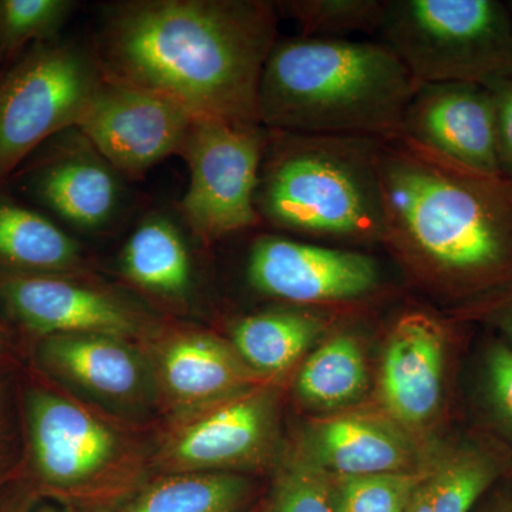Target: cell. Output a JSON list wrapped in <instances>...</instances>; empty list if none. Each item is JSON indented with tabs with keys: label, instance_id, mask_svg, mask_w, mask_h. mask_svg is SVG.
Wrapping results in <instances>:
<instances>
[{
	"label": "cell",
	"instance_id": "1f68e13d",
	"mask_svg": "<svg viewBox=\"0 0 512 512\" xmlns=\"http://www.w3.org/2000/svg\"><path fill=\"white\" fill-rule=\"evenodd\" d=\"M247 512H259V510H256V508H254V510H248Z\"/></svg>",
	"mask_w": 512,
	"mask_h": 512
},
{
	"label": "cell",
	"instance_id": "277c9868",
	"mask_svg": "<svg viewBox=\"0 0 512 512\" xmlns=\"http://www.w3.org/2000/svg\"><path fill=\"white\" fill-rule=\"evenodd\" d=\"M379 140L269 130L255 204L261 222L301 237L384 242Z\"/></svg>",
	"mask_w": 512,
	"mask_h": 512
},
{
	"label": "cell",
	"instance_id": "484cf974",
	"mask_svg": "<svg viewBox=\"0 0 512 512\" xmlns=\"http://www.w3.org/2000/svg\"><path fill=\"white\" fill-rule=\"evenodd\" d=\"M430 468H409L369 476H329L336 512H406Z\"/></svg>",
	"mask_w": 512,
	"mask_h": 512
},
{
	"label": "cell",
	"instance_id": "83f0119b",
	"mask_svg": "<svg viewBox=\"0 0 512 512\" xmlns=\"http://www.w3.org/2000/svg\"><path fill=\"white\" fill-rule=\"evenodd\" d=\"M268 512H336L328 474L309 458L292 464L276 481Z\"/></svg>",
	"mask_w": 512,
	"mask_h": 512
},
{
	"label": "cell",
	"instance_id": "ffe728a7",
	"mask_svg": "<svg viewBox=\"0 0 512 512\" xmlns=\"http://www.w3.org/2000/svg\"><path fill=\"white\" fill-rule=\"evenodd\" d=\"M46 355L64 375L103 396H128L140 384L137 357L111 336L59 335L47 343Z\"/></svg>",
	"mask_w": 512,
	"mask_h": 512
},
{
	"label": "cell",
	"instance_id": "4316f807",
	"mask_svg": "<svg viewBox=\"0 0 512 512\" xmlns=\"http://www.w3.org/2000/svg\"><path fill=\"white\" fill-rule=\"evenodd\" d=\"M74 8L70 0H0V60L13 59L30 43L52 42Z\"/></svg>",
	"mask_w": 512,
	"mask_h": 512
},
{
	"label": "cell",
	"instance_id": "9a60e30c",
	"mask_svg": "<svg viewBox=\"0 0 512 512\" xmlns=\"http://www.w3.org/2000/svg\"><path fill=\"white\" fill-rule=\"evenodd\" d=\"M272 429V402L248 394L191 423L175 440L171 456L183 470H210L256 456Z\"/></svg>",
	"mask_w": 512,
	"mask_h": 512
},
{
	"label": "cell",
	"instance_id": "f546056e",
	"mask_svg": "<svg viewBox=\"0 0 512 512\" xmlns=\"http://www.w3.org/2000/svg\"><path fill=\"white\" fill-rule=\"evenodd\" d=\"M490 389L501 412L512 421V350L498 346L488 360Z\"/></svg>",
	"mask_w": 512,
	"mask_h": 512
},
{
	"label": "cell",
	"instance_id": "4dcf8cb0",
	"mask_svg": "<svg viewBox=\"0 0 512 512\" xmlns=\"http://www.w3.org/2000/svg\"><path fill=\"white\" fill-rule=\"evenodd\" d=\"M497 319L500 325L512 336V298L508 299L507 305L498 309Z\"/></svg>",
	"mask_w": 512,
	"mask_h": 512
},
{
	"label": "cell",
	"instance_id": "f1b7e54d",
	"mask_svg": "<svg viewBox=\"0 0 512 512\" xmlns=\"http://www.w3.org/2000/svg\"><path fill=\"white\" fill-rule=\"evenodd\" d=\"M493 93L497 160L501 177L512 181V77L488 87Z\"/></svg>",
	"mask_w": 512,
	"mask_h": 512
},
{
	"label": "cell",
	"instance_id": "8992f818",
	"mask_svg": "<svg viewBox=\"0 0 512 512\" xmlns=\"http://www.w3.org/2000/svg\"><path fill=\"white\" fill-rule=\"evenodd\" d=\"M101 79L79 47L40 43L0 80V183L30 154L76 128Z\"/></svg>",
	"mask_w": 512,
	"mask_h": 512
},
{
	"label": "cell",
	"instance_id": "30bf717a",
	"mask_svg": "<svg viewBox=\"0 0 512 512\" xmlns=\"http://www.w3.org/2000/svg\"><path fill=\"white\" fill-rule=\"evenodd\" d=\"M402 136L453 163L500 175L493 93L483 84H420L404 113Z\"/></svg>",
	"mask_w": 512,
	"mask_h": 512
},
{
	"label": "cell",
	"instance_id": "7a4b0ae2",
	"mask_svg": "<svg viewBox=\"0 0 512 512\" xmlns=\"http://www.w3.org/2000/svg\"><path fill=\"white\" fill-rule=\"evenodd\" d=\"M384 244L451 288L512 276V181L430 153L406 137L379 140Z\"/></svg>",
	"mask_w": 512,
	"mask_h": 512
},
{
	"label": "cell",
	"instance_id": "e0dca14e",
	"mask_svg": "<svg viewBox=\"0 0 512 512\" xmlns=\"http://www.w3.org/2000/svg\"><path fill=\"white\" fill-rule=\"evenodd\" d=\"M83 261L79 242L45 215L0 197V262L16 275H59Z\"/></svg>",
	"mask_w": 512,
	"mask_h": 512
},
{
	"label": "cell",
	"instance_id": "9c48e42d",
	"mask_svg": "<svg viewBox=\"0 0 512 512\" xmlns=\"http://www.w3.org/2000/svg\"><path fill=\"white\" fill-rule=\"evenodd\" d=\"M194 120L160 94L101 74L76 130L117 173L136 177L180 153Z\"/></svg>",
	"mask_w": 512,
	"mask_h": 512
},
{
	"label": "cell",
	"instance_id": "cb8c5ba5",
	"mask_svg": "<svg viewBox=\"0 0 512 512\" xmlns=\"http://www.w3.org/2000/svg\"><path fill=\"white\" fill-rule=\"evenodd\" d=\"M495 477L490 458L460 453L431 467L406 512H470Z\"/></svg>",
	"mask_w": 512,
	"mask_h": 512
},
{
	"label": "cell",
	"instance_id": "ba28073f",
	"mask_svg": "<svg viewBox=\"0 0 512 512\" xmlns=\"http://www.w3.org/2000/svg\"><path fill=\"white\" fill-rule=\"evenodd\" d=\"M247 278L261 295L308 308L360 301L382 286L373 256L284 235H261L252 242Z\"/></svg>",
	"mask_w": 512,
	"mask_h": 512
},
{
	"label": "cell",
	"instance_id": "d6986e66",
	"mask_svg": "<svg viewBox=\"0 0 512 512\" xmlns=\"http://www.w3.org/2000/svg\"><path fill=\"white\" fill-rule=\"evenodd\" d=\"M124 275L157 295L180 298L191 285V259L180 229L164 215H150L134 229L121 254Z\"/></svg>",
	"mask_w": 512,
	"mask_h": 512
},
{
	"label": "cell",
	"instance_id": "8fae6325",
	"mask_svg": "<svg viewBox=\"0 0 512 512\" xmlns=\"http://www.w3.org/2000/svg\"><path fill=\"white\" fill-rule=\"evenodd\" d=\"M0 296L29 328L59 335L120 338L137 328L136 313L107 293L59 275H10Z\"/></svg>",
	"mask_w": 512,
	"mask_h": 512
},
{
	"label": "cell",
	"instance_id": "ac0fdd59",
	"mask_svg": "<svg viewBox=\"0 0 512 512\" xmlns=\"http://www.w3.org/2000/svg\"><path fill=\"white\" fill-rule=\"evenodd\" d=\"M168 389L185 403H205L237 392L248 382V372L237 356L208 336L174 340L163 356Z\"/></svg>",
	"mask_w": 512,
	"mask_h": 512
},
{
	"label": "cell",
	"instance_id": "6da1fadb",
	"mask_svg": "<svg viewBox=\"0 0 512 512\" xmlns=\"http://www.w3.org/2000/svg\"><path fill=\"white\" fill-rule=\"evenodd\" d=\"M278 40L275 3L136 0L97 39L101 74L174 101L194 119L259 123L258 90Z\"/></svg>",
	"mask_w": 512,
	"mask_h": 512
},
{
	"label": "cell",
	"instance_id": "5bb4252c",
	"mask_svg": "<svg viewBox=\"0 0 512 512\" xmlns=\"http://www.w3.org/2000/svg\"><path fill=\"white\" fill-rule=\"evenodd\" d=\"M37 467L49 483L74 487L106 468L116 439L82 407L49 393L33 397L30 406Z\"/></svg>",
	"mask_w": 512,
	"mask_h": 512
},
{
	"label": "cell",
	"instance_id": "2e32d148",
	"mask_svg": "<svg viewBox=\"0 0 512 512\" xmlns=\"http://www.w3.org/2000/svg\"><path fill=\"white\" fill-rule=\"evenodd\" d=\"M309 460L329 476H369L409 470L413 450L399 430L366 416H343L316 424L309 434Z\"/></svg>",
	"mask_w": 512,
	"mask_h": 512
},
{
	"label": "cell",
	"instance_id": "44dd1931",
	"mask_svg": "<svg viewBox=\"0 0 512 512\" xmlns=\"http://www.w3.org/2000/svg\"><path fill=\"white\" fill-rule=\"evenodd\" d=\"M325 330L322 316L299 309L256 313L235 323L232 342L239 356L259 370L291 367Z\"/></svg>",
	"mask_w": 512,
	"mask_h": 512
},
{
	"label": "cell",
	"instance_id": "3957f363",
	"mask_svg": "<svg viewBox=\"0 0 512 512\" xmlns=\"http://www.w3.org/2000/svg\"><path fill=\"white\" fill-rule=\"evenodd\" d=\"M419 86L382 42L284 37L259 82V123L285 133L387 140L402 136Z\"/></svg>",
	"mask_w": 512,
	"mask_h": 512
},
{
	"label": "cell",
	"instance_id": "7402d4cb",
	"mask_svg": "<svg viewBox=\"0 0 512 512\" xmlns=\"http://www.w3.org/2000/svg\"><path fill=\"white\" fill-rule=\"evenodd\" d=\"M367 384L362 346L350 333H336L308 357L296 380L306 403L336 407L353 402Z\"/></svg>",
	"mask_w": 512,
	"mask_h": 512
},
{
	"label": "cell",
	"instance_id": "603a6c76",
	"mask_svg": "<svg viewBox=\"0 0 512 512\" xmlns=\"http://www.w3.org/2000/svg\"><path fill=\"white\" fill-rule=\"evenodd\" d=\"M251 484L232 474H191L148 488L123 512H238Z\"/></svg>",
	"mask_w": 512,
	"mask_h": 512
},
{
	"label": "cell",
	"instance_id": "52a82bcc",
	"mask_svg": "<svg viewBox=\"0 0 512 512\" xmlns=\"http://www.w3.org/2000/svg\"><path fill=\"white\" fill-rule=\"evenodd\" d=\"M268 141L261 123L194 120L178 154L190 170L181 212L198 237L215 241L262 224L255 197Z\"/></svg>",
	"mask_w": 512,
	"mask_h": 512
},
{
	"label": "cell",
	"instance_id": "7c38bea8",
	"mask_svg": "<svg viewBox=\"0 0 512 512\" xmlns=\"http://www.w3.org/2000/svg\"><path fill=\"white\" fill-rule=\"evenodd\" d=\"M60 143L30 175L33 197L73 227H106L120 208V174L79 131Z\"/></svg>",
	"mask_w": 512,
	"mask_h": 512
},
{
	"label": "cell",
	"instance_id": "4fadbf2b",
	"mask_svg": "<svg viewBox=\"0 0 512 512\" xmlns=\"http://www.w3.org/2000/svg\"><path fill=\"white\" fill-rule=\"evenodd\" d=\"M444 329L424 311H407L387 339L380 389L389 412L402 423H424L439 407Z\"/></svg>",
	"mask_w": 512,
	"mask_h": 512
},
{
	"label": "cell",
	"instance_id": "d4e9b609",
	"mask_svg": "<svg viewBox=\"0 0 512 512\" xmlns=\"http://www.w3.org/2000/svg\"><path fill=\"white\" fill-rule=\"evenodd\" d=\"M387 0H289L276 12L295 20L303 37L349 39L357 33L379 35Z\"/></svg>",
	"mask_w": 512,
	"mask_h": 512
},
{
	"label": "cell",
	"instance_id": "5b68a950",
	"mask_svg": "<svg viewBox=\"0 0 512 512\" xmlns=\"http://www.w3.org/2000/svg\"><path fill=\"white\" fill-rule=\"evenodd\" d=\"M379 36L419 84L512 77V16L497 0H387Z\"/></svg>",
	"mask_w": 512,
	"mask_h": 512
}]
</instances>
